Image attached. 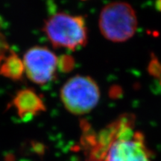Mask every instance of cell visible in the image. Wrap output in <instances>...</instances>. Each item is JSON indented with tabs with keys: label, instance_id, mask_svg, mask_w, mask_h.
<instances>
[{
	"label": "cell",
	"instance_id": "cell-1",
	"mask_svg": "<svg viewBox=\"0 0 161 161\" xmlns=\"http://www.w3.org/2000/svg\"><path fill=\"white\" fill-rule=\"evenodd\" d=\"M135 118L123 114L98 134L93 133L85 148L90 161H151L143 134L134 130Z\"/></svg>",
	"mask_w": 161,
	"mask_h": 161
},
{
	"label": "cell",
	"instance_id": "cell-2",
	"mask_svg": "<svg viewBox=\"0 0 161 161\" xmlns=\"http://www.w3.org/2000/svg\"><path fill=\"white\" fill-rule=\"evenodd\" d=\"M43 31L55 48L74 51L87 43V29L81 16L56 13L46 20Z\"/></svg>",
	"mask_w": 161,
	"mask_h": 161
},
{
	"label": "cell",
	"instance_id": "cell-3",
	"mask_svg": "<svg viewBox=\"0 0 161 161\" xmlns=\"http://www.w3.org/2000/svg\"><path fill=\"white\" fill-rule=\"evenodd\" d=\"M98 25L101 33L106 39L119 43L133 37L137 27V19L129 4L114 2L102 8Z\"/></svg>",
	"mask_w": 161,
	"mask_h": 161
},
{
	"label": "cell",
	"instance_id": "cell-4",
	"mask_svg": "<svg viewBox=\"0 0 161 161\" xmlns=\"http://www.w3.org/2000/svg\"><path fill=\"white\" fill-rule=\"evenodd\" d=\"M60 97L68 111L75 115H84L91 111L99 102V87L89 76L75 75L62 86Z\"/></svg>",
	"mask_w": 161,
	"mask_h": 161
},
{
	"label": "cell",
	"instance_id": "cell-5",
	"mask_svg": "<svg viewBox=\"0 0 161 161\" xmlns=\"http://www.w3.org/2000/svg\"><path fill=\"white\" fill-rule=\"evenodd\" d=\"M23 60L26 75L34 83L42 85L55 78L58 58L48 48L32 47L25 52Z\"/></svg>",
	"mask_w": 161,
	"mask_h": 161
},
{
	"label": "cell",
	"instance_id": "cell-6",
	"mask_svg": "<svg viewBox=\"0 0 161 161\" xmlns=\"http://www.w3.org/2000/svg\"><path fill=\"white\" fill-rule=\"evenodd\" d=\"M12 106L18 116L23 121L31 119L46 110L41 96L31 89L18 91L12 100Z\"/></svg>",
	"mask_w": 161,
	"mask_h": 161
},
{
	"label": "cell",
	"instance_id": "cell-7",
	"mask_svg": "<svg viewBox=\"0 0 161 161\" xmlns=\"http://www.w3.org/2000/svg\"><path fill=\"white\" fill-rule=\"evenodd\" d=\"M25 72L23 60L11 50L0 64V75L11 80H19L23 78Z\"/></svg>",
	"mask_w": 161,
	"mask_h": 161
},
{
	"label": "cell",
	"instance_id": "cell-8",
	"mask_svg": "<svg viewBox=\"0 0 161 161\" xmlns=\"http://www.w3.org/2000/svg\"><path fill=\"white\" fill-rule=\"evenodd\" d=\"M75 67V60L70 55H62L58 58V68L60 72H69Z\"/></svg>",
	"mask_w": 161,
	"mask_h": 161
},
{
	"label": "cell",
	"instance_id": "cell-9",
	"mask_svg": "<svg viewBox=\"0 0 161 161\" xmlns=\"http://www.w3.org/2000/svg\"><path fill=\"white\" fill-rule=\"evenodd\" d=\"M148 72L153 77L157 78L161 77V63L154 54L152 55L148 66Z\"/></svg>",
	"mask_w": 161,
	"mask_h": 161
},
{
	"label": "cell",
	"instance_id": "cell-10",
	"mask_svg": "<svg viewBox=\"0 0 161 161\" xmlns=\"http://www.w3.org/2000/svg\"><path fill=\"white\" fill-rule=\"evenodd\" d=\"M10 51L11 50L9 49L8 43L6 40L5 35L0 29V64H2L6 56L8 55Z\"/></svg>",
	"mask_w": 161,
	"mask_h": 161
},
{
	"label": "cell",
	"instance_id": "cell-11",
	"mask_svg": "<svg viewBox=\"0 0 161 161\" xmlns=\"http://www.w3.org/2000/svg\"><path fill=\"white\" fill-rule=\"evenodd\" d=\"M122 94V90L120 89L119 86H113L112 89H110V95L112 96L113 98H118Z\"/></svg>",
	"mask_w": 161,
	"mask_h": 161
},
{
	"label": "cell",
	"instance_id": "cell-12",
	"mask_svg": "<svg viewBox=\"0 0 161 161\" xmlns=\"http://www.w3.org/2000/svg\"><path fill=\"white\" fill-rule=\"evenodd\" d=\"M155 8L158 11L161 12V0H156L155 1Z\"/></svg>",
	"mask_w": 161,
	"mask_h": 161
},
{
	"label": "cell",
	"instance_id": "cell-13",
	"mask_svg": "<svg viewBox=\"0 0 161 161\" xmlns=\"http://www.w3.org/2000/svg\"><path fill=\"white\" fill-rule=\"evenodd\" d=\"M159 83H160V84L161 85V77L160 78V80H159Z\"/></svg>",
	"mask_w": 161,
	"mask_h": 161
}]
</instances>
